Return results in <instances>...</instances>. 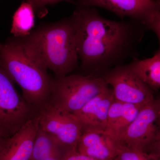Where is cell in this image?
<instances>
[{
  "instance_id": "1",
  "label": "cell",
  "mask_w": 160,
  "mask_h": 160,
  "mask_svg": "<svg viewBox=\"0 0 160 160\" xmlns=\"http://www.w3.org/2000/svg\"><path fill=\"white\" fill-rule=\"evenodd\" d=\"M75 5L71 16L82 75L102 78L128 59L137 58L138 47L148 30L146 26L131 19H107L94 7Z\"/></svg>"
},
{
  "instance_id": "2",
  "label": "cell",
  "mask_w": 160,
  "mask_h": 160,
  "mask_svg": "<svg viewBox=\"0 0 160 160\" xmlns=\"http://www.w3.org/2000/svg\"><path fill=\"white\" fill-rule=\"evenodd\" d=\"M55 78L68 75L79 67L76 34L71 15L57 22L41 24L25 36L9 38Z\"/></svg>"
},
{
  "instance_id": "3",
  "label": "cell",
  "mask_w": 160,
  "mask_h": 160,
  "mask_svg": "<svg viewBox=\"0 0 160 160\" xmlns=\"http://www.w3.org/2000/svg\"><path fill=\"white\" fill-rule=\"evenodd\" d=\"M0 65L38 112L49 104L53 78L9 38L0 43Z\"/></svg>"
},
{
  "instance_id": "4",
  "label": "cell",
  "mask_w": 160,
  "mask_h": 160,
  "mask_svg": "<svg viewBox=\"0 0 160 160\" xmlns=\"http://www.w3.org/2000/svg\"><path fill=\"white\" fill-rule=\"evenodd\" d=\"M109 89L102 78L81 74L54 77L49 104L73 114L95 97Z\"/></svg>"
},
{
  "instance_id": "5",
  "label": "cell",
  "mask_w": 160,
  "mask_h": 160,
  "mask_svg": "<svg viewBox=\"0 0 160 160\" xmlns=\"http://www.w3.org/2000/svg\"><path fill=\"white\" fill-rule=\"evenodd\" d=\"M160 101L154 98L140 109L118 141L142 152L149 159H160Z\"/></svg>"
},
{
  "instance_id": "6",
  "label": "cell",
  "mask_w": 160,
  "mask_h": 160,
  "mask_svg": "<svg viewBox=\"0 0 160 160\" xmlns=\"http://www.w3.org/2000/svg\"><path fill=\"white\" fill-rule=\"evenodd\" d=\"M14 83L0 65V136L6 138L38 113L18 93Z\"/></svg>"
},
{
  "instance_id": "7",
  "label": "cell",
  "mask_w": 160,
  "mask_h": 160,
  "mask_svg": "<svg viewBox=\"0 0 160 160\" xmlns=\"http://www.w3.org/2000/svg\"><path fill=\"white\" fill-rule=\"evenodd\" d=\"M75 4L101 7L122 18L129 17L138 21L154 32L160 42L159 0H73Z\"/></svg>"
},
{
  "instance_id": "8",
  "label": "cell",
  "mask_w": 160,
  "mask_h": 160,
  "mask_svg": "<svg viewBox=\"0 0 160 160\" xmlns=\"http://www.w3.org/2000/svg\"><path fill=\"white\" fill-rule=\"evenodd\" d=\"M102 78L112 86L113 97L117 101L143 106L155 98L153 91L127 64L116 66L104 73Z\"/></svg>"
},
{
  "instance_id": "9",
  "label": "cell",
  "mask_w": 160,
  "mask_h": 160,
  "mask_svg": "<svg viewBox=\"0 0 160 160\" xmlns=\"http://www.w3.org/2000/svg\"><path fill=\"white\" fill-rule=\"evenodd\" d=\"M39 127L54 136L60 144L76 149L83 132V126L75 115L48 104L38 113Z\"/></svg>"
},
{
  "instance_id": "10",
  "label": "cell",
  "mask_w": 160,
  "mask_h": 160,
  "mask_svg": "<svg viewBox=\"0 0 160 160\" xmlns=\"http://www.w3.org/2000/svg\"><path fill=\"white\" fill-rule=\"evenodd\" d=\"M118 142L103 129L85 128L78 143L77 150L96 160H114Z\"/></svg>"
},
{
  "instance_id": "11",
  "label": "cell",
  "mask_w": 160,
  "mask_h": 160,
  "mask_svg": "<svg viewBox=\"0 0 160 160\" xmlns=\"http://www.w3.org/2000/svg\"><path fill=\"white\" fill-rule=\"evenodd\" d=\"M112 90L102 92L89 101L78 111L73 114L85 128L106 130L108 112L114 101Z\"/></svg>"
},
{
  "instance_id": "12",
  "label": "cell",
  "mask_w": 160,
  "mask_h": 160,
  "mask_svg": "<svg viewBox=\"0 0 160 160\" xmlns=\"http://www.w3.org/2000/svg\"><path fill=\"white\" fill-rule=\"evenodd\" d=\"M38 128V114L9 138L1 160H29Z\"/></svg>"
},
{
  "instance_id": "13",
  "label": "cell",
  "mask_w": 160,
  "mask_h": 160,
  "mask_svg": "<svg viewBox=\"0 0 160 160\" xmlns=\"http://www.w3.org/2000/svg\"><path fill=\"white\" fill-rule=\"evenodd\" d=\"M142 106L123 102L114 99L108 112L105 130L106 132L118 142L136 117Z\"/></svg>"
},
{
  "instance_id": "14",
  "label": "cell",
  "mask_w": 160,
  "mask_h": 160,
  "mask_svg": "<svg viewBox=\"0 0 160 160\" xmlns=\"http://www.w3.org/2000/svg\"><path fill=\"white\" fill-rule=\"evenodd\" d=\"M129 69L153 91L160 88V50L152 58L144 60L136 58L127 64Z\"/></svg>"
},
{
  "instance_id": "15",
  "label": "cell",
  "mask_w": 160,
  "mask_h": 160,
  "mask_svg": "<svg viewBox=\"0 0 160 160\" xmlns=\"http://www.w3.org/2000/svg\"><path fill=\"white\" fill-rule=\"evenodd\" d=\"M35 12L31 5L25 2L21 4L12 17L10 32L15 37L29 34L35 24Z\"/></svg>"
},
{
  "instance_id": "16",
  "label": "cell",
  "mask_w": 160,
  "mask_h": 160,
  "mask_svg": "<svg viewBox=\"0 0 160 160\" xmlns=\"http://www.w3.org/2000/svg\"><path fill=\"white\" fill-rule=\"evenodd\" d=\"M60 144L53 136L39 128L35 138L29 160H43Z\"/></svg>"
},
{
  "instance_id": "17",
  "label": "cell",
  "mask_w": 160,
  "mask_h": 160,
  "mask_svg": "<svg viewBox=\"0 0 160 160\" xmlns=\"http://www.w3.org/2000/svg\"><path fill=\"white\" fill-rule=\"evenodd\" d=\"M115 160H151L142 152L118 142Z\"/></svg>"
},
{
  "instance_id": "18",
  "label": "cell",
  "mask_w": 160,
  "mask_h": 160,
  "mask_svg": "<svg viewBox=\"0 0 160 160\" xmlns=\"http://www.w3.org/2000/svg\"><path fill=\"white\" fill-rule=\"evenodd\" d=\"M65 0H26L33 8L35 13L38 16L42 17L47 13L46 6L49 5H53L58 2Z\"/></svg>"
},
{
  "instance_id": "19",
  "label": "cell",
  "mask_w": 160,
  "mask_h": 160,
  "mask_svg": "<svg viewBox=\"0 0 160 160\" xmlns=\"http://www.w3.org/2000/svg\"><path fill=\"white\" fill-rule=\"evenodd\" d=\"M71 149L59 144L52 152L43 160H64L67 152Z\"/></svg>"
},
{
  "instance_id": "20",
  "label": "cell",
  "mask_w": 160,
  "mask_h": 160,
  "mask_svg": "<svg viewBox=\"0 0 160 160\" xmlns=\"http://www.w3.org/2000/svg\"><path fill=\"white\" fill-rule=\"evenodd\" d=\"M64 160H96L87 156L81 154L76 149H70L67 152Z\"/></svg>"
},
{
  "instance_id": "21",
  "label": "cell",
  "mask_w": 160,
  "mask_h": 160,
  "mask_svg": "<svg viewBox=\"0 0 160 160\" xmlns=\"http://www.w3.org/2000/svg\"><path fill=\"white\" fill-rule=\"evenodd\" d=\"M9 139V138H6L0 136V160L2 156L3 152L8 144Z\"/></svg>"
},
{
  "instance_id": "22",
  "label": "cell",
  "mask_w": 160,
  "mask_h": 160,
  "mask_svg": "<svg viewBox=\"0 0 160 160\" xmlns=\"http://www.w3.org/2000/svg\"></svg>"
},
{
  "instance_id": "23",
  "label": "cell",
  "mask_w": 160,
  "mask_h": 160,
  "mask_svg": "<svg viewBox=\"0 0 160 160\" xmlns=\"http://www.w3.org/2000/svg\"><path fill=\"white\" fill-rule=\"evenodd\" d=\"M159 1H160V0H159Z\"/></svg>"
}]
</instances>
